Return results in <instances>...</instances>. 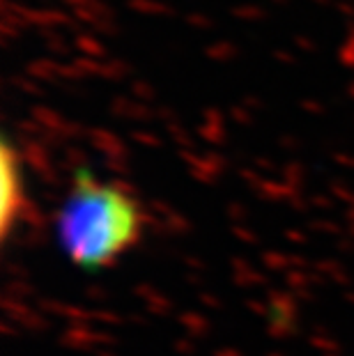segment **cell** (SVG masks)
<instances>
[{"label":"cell","instance_id":"cell-2","mask_svg":"<svg viewBox=\"0 0 354 356\" xmlns=\"http://www.w3.org/2000/svg\"><path fill=\"white\" fill-rule=\"evenodd\" d=\"M0 195H3L0 198V225L7 237L14 230V225L21 223L28 204L24 161L7 140L3 143V152H0Z\"/></svg>","mask_w":354,"mask_h":356},{"label":"cell","instance_id":"cell-1","mask_svg":"<svg viewBox=\"0 0 354 356\" xmlns=\"http://www.w3.org/2000/svg\"><path fill=\"white\" fill-rule=\"evenodd\" d=\"M143 209L122 184L79 168L56 211V241L77 269L99 271L140 241Z\"/></svg>","mask_w":354,"mask_h":356}]
</instances>
